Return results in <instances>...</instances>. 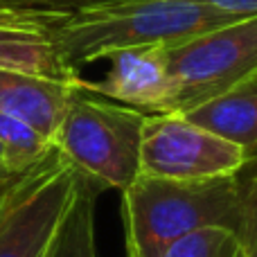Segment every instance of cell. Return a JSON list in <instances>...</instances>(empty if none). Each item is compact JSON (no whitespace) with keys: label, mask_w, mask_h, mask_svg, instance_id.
<instances>
[{"label":"cell","mask_w":257,"mask_h":257,"mask_svg":"<svg viewBox=\"0 0 257 257\" xmlns=\"http://www.w3.org/2000/svg\"><path fill=\"white\" fill-rule=\"evenodd\" d=\"M104 79L88 81L77 77L75 84L86 93L124 104L136 111L167 113L172 102V77L167 66V45H138L108 54Z\"/></svg>","instance_id":"obj_7"},{"label":"cell","mask_w":257,"mask_h":257,"mask_svg":"<svg viewBox=\"0 0 257 257\" xmlns=\"http://www.w3.org/2000/svg\"><path fill=\"white\" fill-rule=\"evenodd\" d=\"M72 84L75 79L0 70V113L30 124L52 142L66 113Z\"/></svg>","instance_id":"obj_8"},{"label":"cell","mask_w":257,"mask_h":257,"mask_svg":"<svg viewBox=\"0 0 257 257\" xmlns=\"http://www.w3.org/2000/svg\"><path fill=\"white\" fill-rule=\"evenodd\" d=\"M239 18L199 0H106L86 7L50 34L70 68L106 59L138 45H174Z\"/></svg>","instance_id":"obj_1"},{"label":"cell","mask_w":257,"mask_h":257,"mask_svg":"<svg viewBox=\"0 0 257 257\" xmlns=\"http://www.w3.org/2000/svg\"><path fill=\"white\" fill-rule=\"evenodd\" d=\"M0 147L3 169L9 174H23L52 154L54 145L25 122L0 113Z\"/></svg>","instance_id":"obj_12"},{"label":"cell","mask_w":257,"mask_h":257,"mask_svg":"<svg viewBox=\"0 0 257 257\" xmlns=\"http://www.w3.org/2000/svg\"><path fill=\"white\" fill-rule=\"evenodd\" d=\"M16 199H18V196H16Z\"/></svg>","instance_id":"obj_20"},{"label":"cell","mask_w":257,"mask_h":257,"mask_svg":"<svg viewBox=\"0 0 257 257\" xmlns=\"http://www.w3.org/2000/svg\"><path fill=\"white\" fill-rule=\"evenodd\" d=\"M156 257H241V250L232 230L203 228L169 244Z\"/></svg>","instance_id":"obj_15"},{"label":"cell","mask_w":257,"mask_h":257,"mask_svg":"<svg viewBox=\"0 0 257 257\" xmlns=\"http://www.w3.org/2000/svg\"><path fill=\"white\" fill-rule=\"evenodd\" d=\"M79 174L57 149L0 214V257H45L77 190Z\"/></svg>","instance_id":"obj_6"},{"label":"cell","mask_w":257,"mask_h":257,"mask_svg":"<svg viewBox=\"0 0 257 257\" xmlns=\"http://www.w3.org/2000/svg\"><path fill=\"white\" fill-rule=\"evenodd\" d=\"M248 151L190 122L181 113H149L140 136V176L208 181L235 176Z\"/></svg>","instance_id":"obj_5"},{"label":"cell","mask_w":257,"mask_h":257,"mask_svg":"<svg viewBox=\"0 0 257 257\" xmlns=\"http://www.w3.org/2000/svg\"><path fill=\"white\" fill-rule=\"evenodd\" d=\"M237 214V174L208 181H172L138 174L122 190L128 257H156L169 244L203 228L235 232Z\"/></svg>","instance_id":"obj_2"},{"label":"cell","mask_w":257,"mask_h":257,"mask_svg":"<svg viewBox=\"0 0 257 257\" xmlns=\"http://www.w3.org/2000/svg\"><path fill=\"white\" fill-rule=\"evenodd\" d=\"M41 163H43V160H41ZM39 165H34L32 169H27V172H23V174H9V176L0 178V214H3L5 210L16 201V196L27 187V183L32 181L34 172L39 169Z\"/></svg>","instance_id":"obj_16"},{"label":"cell","mask_w":257,"mask_h":257,"mask_svg":"<svg viewBox=\"0 0 257 257\" xmlns=\"http://www.w3.org/2000/svg\"><path fill=\"white\" fill-rule=\"evenodd\" d=\"M145 113L72 84L54 149L81 178L99 190H124L140 169Z\"/></svg>","instance_id":"obj_3"},{"label":"cell","mask_w":257,"mask_h":257,"mask_svg":"<svg viewBox=\"0 0 257 257\" xmlns=\"http://www.w3.org/2000/svg\"><path fill=\"white\" fill-rule=\"evenodd\" d=\"M95 183L79 176L77 190L57 228L45 257H97L95 244V199L99 194Z\"/></svg>","instance_id":"obj_11"},{"label":"cell","mask_w":257,"mask_h":257,"mask_svg":"<svg viewBox=\"0 0 257 257\" xmlns=\"http://www.w3.org/2000/svg\"><path fill=\"white\" fill-rule=\"evenodd\" d=\"M3 3L23 18L30 32L50 36L77 12L106 0H3Z\"/></svg>","instance_id":"obj_13"},{"label":"cell","mask_w":257,"mask_h":257,"mask_svg":"<svg viewBox=\"0 0 257 257\" xmlns=\"http://www.w3.org/2000/svg\"><path fill=\"white\" fill-rule=\"evenodd\" d=\"M0 169H3V147H0Z\"/></svg>","instance_id":"obj_19"},{"label":"cell","mask_w":257,"mask_h":257,"mask_svg":"<svg viewBox=\"0 0 257 257\" xmlns=\"http://www.w3.org/2000/svg\"><path fill=\"white\" fill-rule=\"evenodd\" d=\"M185 115L205 131L232 142L246 151L257 149V75L241 86L203 102Z\"/></svg>","instance_id":"obj_9"},{"label":"cell","mask_w":257,"mask_h":257,"mask_svg":"<svg viewBox=\"0 0 257 257\" xmlns=\"http://www.w3.org/2000/svg\"><path fill=\"white\" fill-rule=\"evenodd\" d=\"M239 187V214L235 237L241 257H257V149L248 151L244 167L237 172Z\"/></svg>","instance_id":"obj_14"},{"label":"cell","mask_w":257,"mask_h":257,"mask_svg":"<svg viewBox=\"0 0 257 257\" xmlns=\"http://www.w3.org/2000/svg\"><path fill=\"white\" fill-rule=\"evenodd\" d=\"M199 3L212 7L214 12L226 14L232 18L257 16V0H199Z\"/></svg>","instance_id":"obj_17"},{"label":"cell","mask_w":257,"mask_h":257,"mask_svg":"<svg viewBox=\"0 0 257 257\" xmlns=\"http://www.w3.org/2000/svg\"><path fill=\"white\" fill-rule=\"evenodd\" d=\"M5 176H9V172H5V169H0V178H5Z\"/></svg>","instance_id":"obj_18"},{"label":"cell","mask_w":257,"mask_h":257,"mask_svg":"<svg viewBox=\"0 0 257 257\" xmlns=\"http://www.w3.org/2000/svg\"><path fill=\"white\" fill-rule=\"evenodd\" d=\"M0 70L32 72L68 81L79 77V70L59 57L50 36L18 30H0Z\"/></svg>","instance_id":"obj_10"},{"label":"cell","mask_w":257,"mask_h":257,"mask_svg":"<svg viewBox=\"0 0 257 257\" xmlns=\"http://www.w3.org/2000/svg\"><path fill=\"white\" fill-rule=\"evenodd\" d=\"M172 102L167 113H187L257 75V16L230 21L167 45Z\"/></svg>","instance_id":"obj_4"}]
</instances>
